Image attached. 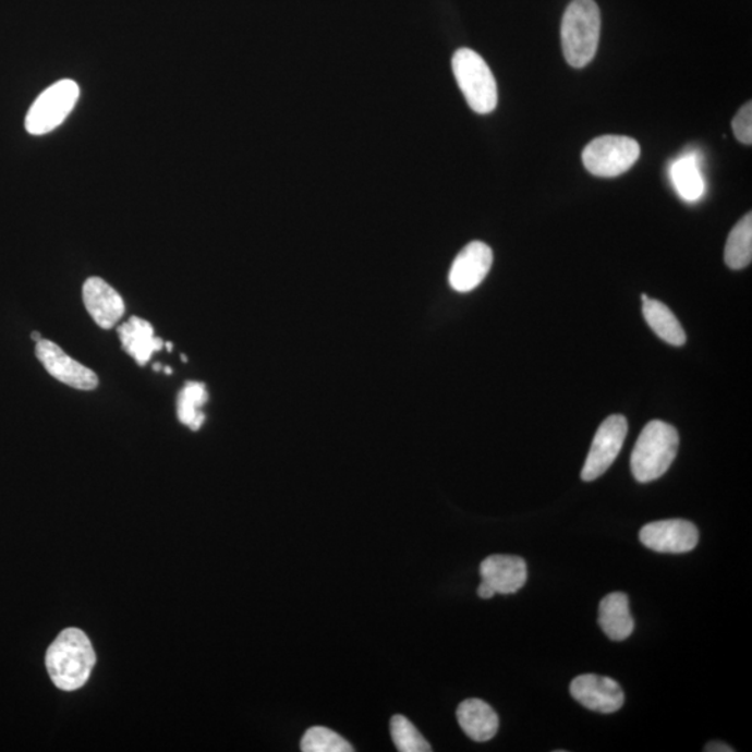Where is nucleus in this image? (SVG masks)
<instances>
[{
    "mask_svg": "<svg viewBox=\"0 0 752 752\" xmlns=\"http://www.w3.org/2000/svg\"><path fill=\"white\" fill-rule=\"evenodd\" d=\"M451 68L469 107L480 114L494 112L498 85L485 60L473 49L461 48L453 54Z\"/></svg>",
    "mask_w": 752,
    "mask_h": 752,
    "instance_id": "obj_4",
    "label": "nucleus"
},
{
    "mask_svg": "<svg viewBox=\"0 0 752 752\" xmlns=\"http://www.w3.org/2000/svg\"><path fill=\"white\" fill-rule=\"evenodd\" d=\"M736 138L745 145L752 144V104L747 102L743 108L737 112L731 122Z\"/></svg>",
    "mask_w": 752,
    "mask_h": 752,
    "instance_id": "obj_23",
    "label": "nucleus"
},
{
    "mask_svg": "<svg viewBox=\"0 0 752 752\" xmlns=\"http://www.w3.org/2000/svg\"><path fill=\"white\" fill-rule=\"evenodd\" d=\"M97 662L92 641L80 629L63 630L47 651V670L58 689L74 691L87 683Z\"/></svg>",
    "mask_w": 752,
    "mask_h": 752,
    "instance_id": "obj_1",
    "label": "nucleus"
},
{
    "mask_svg": "<svg viewBox=\"0 0 752 752\" xmlns=\"http://www.w3.org/2000/svg\"><path fill=\"white\" fill-rule=\"evenodd\" d=\"M639 158V143L624 135H602L583 150L585 169L598 178H616L629 172Z\"/></svg>",
    "mask_w": 752,
    "mask_h": 752,
    "instance_id": "obj_5",
    "label": "nucleus"
},
{
    "mask_svg": "<svg viewBox=\"0 0 752 752\" xmlns=\"http://www.w3.org/2000/svg\"><path fill=\"white\" fill-rule=\"evenodd\" d=\"M570 694L586 709L598 714H614L624 704V693L618 681L605 676H577L571 681Z\"/></svg>",
    "mask_w": 752,
    "mask_h": 752,
    "instance_id": "obj_10",
    "label": "nucleus"
},
{
    "mask_svg": "<svg viewBox=\"0 0 752 752\" xmlns=\"http://www.w3.org/2000/svg\"><path fill=\"white\" fill-rule=\"evenodd\" d=\"M182 361H184V363H187V357H185L184 354H182Z\"/></svg>",
    "mask_w": 752,
    "mask_h": 752,
    "instance_id": "obj_30",
    "label": "nucleus"
},
{
    "mask_svg": "<svg viewBox=\"0 0 752 752\" xmlns=\"http://www.w3.org/2000/svg\"><path fill=\"white\" fill-rule=\"evenodd\" d=\"M390 733H392L396 749L400 752H429L433 747L429 745L423 735L420 733L415 726L411 724L408 718L401 715H395L390 720Z\"/></svg>",
    "mask_w": 752,
    "mask_h": 752,
    "instance_id": "obj_22",
    "label": "nucleus"
},
{
    "mask_svg": "<svg viewBox=\"0 0 752 752\" xmlns=\"http://www.w3.org/2000/svg\"><path fill=\"white\" fill-rule=\"evenodd\" d=\"M670 179L676 192L687 203H695L704 197L705 180L701 173L699 155L695 153L686 154L671 163Z\"/></svg>",
    "mask_w": 752,
    "mask_h": 752,
    "instance_id": "obj_17",
    "label": "nucleus"
},
{
    "mask_svg": "<svg viewBox=\"0 0 752 752\" xmlns=\"http://www.w3.org/2000/svg\"><path fill=\"white\" fill-rule=\"evenodd\" d=\"M163 369H165V373H167V374H169V375L173 373V369H172V368L165 367Z\"/></svg>",
    "mask_w": 752,
    "mask_h": 752,
    "instance_id": "obj_28",
    "label": "nucleus"
},
{
    "mask_svg": "<svg viewBox=\"0 0 752 752\" xmlns=\"http://www.w3.org/2000/svg\"><path fill=\"white\" fill-rule=\"evenodd\" d=\"M32 339L35 340V342H39V340L43 339V338H41V333H39V332H33V333H32Z\"/></svg>",
    "mask_w": 752,
    "mask_h": 752,
    "instance_id": "obj_26",
    "label": "nucleus"
},
{
    "mask_svg": "<svg viewBox=\"0 0 752 752\" xmlns=\"http://www.w3.org/2000/svg\"><path fill=\"white\" fill-rule=\"evenodd\" d=\"M35 355L41 361L50 376L60 383L77 390H94L98 388V375L84 367L78 361L69 357L57 343L41 339L35 348Z\"/></svg>",
    "mask_w": 752,
    "mask_h": 752,
    "instance_id": "obj_9",
    "label": "nucleus"
},
{
    "mask_svg": "<svg viewBox=\"0 0 752 752\" xmlns=\"http://www.w3.org/2000/svg\"><path fill=\"white\" fill-rule=\"evenodd\" d=\"M699 529L681 519L655 521L640 531L641 544L659 554H687L699 544Z\"/></svg>",
    "mask_w": 752,
    "mask_h": 752,
    "instance_id": "obj_8",
    "label": "nucleus"
},
{
    "mask_svg": "<svg viewBox=\"0 0 752 752\" xmlns=\"http://www.w3.org/2000/svg\"><path fill=\"white\" fill-rule=\"evenodd\" d=\"M752 259V214L749 213L731 229L725 248L727 267L740 270L749 267Z\"/></svg>",
    "mask_w": 752,
    "mask_h": 752,
    "instance_id": "obj_19",
    "label": "nucleus"
},
{
    "mask_svg": "<svg viewBox=\"0 0 752 752\" xmlns=\"http://www.w3.org/2000/svg\"><path fill=\"white\" fill-rule=\"evenodd\" d=\"M207 386L201 383H187L178 396V417L180 423L198 430L204 424L205 414L201 409L208 403Z\"/></svg>",
    "mask_w": 752,
    "mask_h": 752,
    "instance_id": "obj_20",
    "label": "nucleus"
},
{
    "mask_svg": "<svg viewBox=\"0 0 752 752\" xmlns=\"http://www.w3.org/2000/svg\"><path fill=\"white\" fill-rule=\"evenodd\" d=\"M627 430L629 425L623 415H610L601 424L581 471V478L585 483L599 478L614 464L623 448Z\"/></svg>",
    "mask_w": 752,
    "mask_h": 752,
    "instance_id": "obj_7",
    "label": "nucleus"
},
{
    "mask_svg": "<svg viewBox=\"0 0 752 752\" xmlns=\"http://www.w3.org/2000/svg\"><path fill=\"white\" fill-rule=\"evenodd\" d=\"M679 433L660 420L651 421L641 430L631 454V473L641 484L660 478L674 463L679 450Z\"/></svg>",
    "mask_w": 752,
    "mask_h": 752,
    "instance_id": "obj_3",
    "label": "nucleus"
},
{
    "mask_svg": "<svg viewBox=\"0 0 752 752\" xmlns=\"http://www.w3.org/2000/svg\"><path fill=\"white\" fill-rule=\"evenodd\" d=\"M153 368H154V371H160V369H162V367H160V364H158V363H157V364H154V365H153Z\"/></svg>",
    "mask_w": 752,
    "mask_h": 752,
    "instance_id": "obj_27",
    "label": "nucleus"
},
{
    "mask_svg": "<svg viewBox=\"0 0 752 752\" xmlns=\"http://www.w3.org/2000/svg\"><path fill=\"white\" fill-rule=\"evenodd\" d=\"M705 751L731 752V751H733V749H730L729 745H726L724 743H719V741H714V743H709L708 745L705 747Z\"/></svg>",
    "mask_w": 752,
    "mask_h": 752,
    "instance_id": "obj_25",
    "label": "nucleus"
},
{
    "mask_svg": "<svg viewBox=\"0 0 752 752\" xmlns=\"http://www.w3.org/2000/svg\"><path fill=\"white\" fill-rule=\"evenodd\" d=\"M494 264V253L488 244L471 242L460 251L451 264L449 283L459 293H469L484 282Z\"/></svg>",
    "mask_w": 752,
    "mask_h": 752,
    "instance_id": "obj_11",
    "label": "nucleus"
},
{
    "mask_svg": "<svg viewBox=\"0 0 752 752\" xmlns=\"http://www.w3.org/2000/svg\"><path fill=\"white\" fill-rule=\"evenodd\" d=\"M599 626L611 641H624L634 631V619L630 614L629 596L623 593L606 595L599 604Z\"/></svg>",
    "mask_w": 752,
    "mask_h": 752,
    "instance_id": "obj_16",
    "label": "nucleus"
},
{
    "mask_svg": "<svg viewBox=\"0 0 752 752\" xmlns=\"http://www.w3.org/2000/svg\"><path fill=\"white\" fill-rule=\"evenodd\" d=\"M456 715L461 729L476 743H485L498 733V715L493 706L483 700L471 699L461 702Z\"/></svg>",
    "mask_w": 752,
    "mask_h": 752,
    "instance_id": "obj_14",
    "label": "nucleus"
},
{
    "mask_svg": "<svg viewBox=\"0 0 752 752\" xmlns=\"http://www.w3.org/2000/svg\"><path fill=\"white\" fill-rule=\"evenodd\" d=\"M78 95V85L72 80H62L50 85L28 110L25 118L27 132L33 135L53 132L72 112L77 104Z\"/></svg>",
    "mask_w": 752,
    "mask_h": 752,
    "instance_id": "obj_6",
    "label": "nucleus"
},
{
    "mask_svg": "<svg viewBox=\"0 0 752 752\" xmlns=\"http://www.w3.org/2000/svg\"><path fill=\"white\" fill-rule=\"evenodd\" d=\"M495 595H496V593H495V590L493 589V586H490L489 584H486L485 581H483V583H481V585L478 586L480 598L490 599V598H494Z\"/></svg>",
    "mask_w": 752,
    "mask_h": 752,
    "instance_id": "obj_24",
    "label": "nucleus"
},
{
    "mask_svg": "<svg viewBox=\"0 0 752 752\" xmlns=\"http://www.w3.org/2000/svg\"><path fill=\"white\" fill-rule=\"evenodd\" d=\"M480 573L496 594H516L526 583V565L519 556H489L481 563Z\"/></svg>",
    "mask_w": 752,
    "mask_h": 752,
    "instance_id": "obj_13",
    "label": "nucleus"
},
{
    "mask_svg": "<svg viewBox=\"0 0 752 752\" xmlns=\"http://www.w3.org/2000/svg\"><path fill=\"white\" fill-rule=\"evenodd\" d=\"M566 62L581 69L593 62L601 37V12L595 0H573L561 20Z\"/></svg>",
    "mask_w": 752,
    "mask_h": 752,
    "instance_id": "obj_2",
    "label": "nucleus"
},
{
    "mask_svg": "<svg viewBox=\"0 0 752 752\" xmlns=\"http://www.w3.org/2000/svg\"><path fill=\"white\" fill-rule=\"evenodd\" d=\"M643 314L646 324L654 330L656 336L671 345H683L687 336L683 326L680 325L679 319L671 313L669 307L658 300H646L643 303Z\"/></svg>",
    "mask_w": 752,
    "mask_h": 752,
    "instance_id": "obj_18",
    "label": "nucleus"
},
{
    "mask_svg": "<svg viewBox=\"0 0 752 752\" xmlns=\"http://www.w3.org/2000/svg\"><path fill=\"white\" fill-rule=\"evenodd\" d=\"M122 348L137 361L140 367L148 363L155 351L163 348L162 339L155 338L154 326L143 318L132 317L118 328Z\"/></svg>",
    "mask_w": 752,
    "mask_h": 752,
    "instance_id": "obj_15",
    "label": "nucleus"
},
{
    "mask_svg": "<svg viewBox=\"0 0 752 752\" xmlns=\"http://www.w3.org/2000/svg\"><path fill=\"white\" fill-rule=\"evenodd\" d=\"M304 752H351L353 747L342 736L324 726L311 727L301 740Z\"/></svg>",
    "mask_w": 752,
    "mask_h": 752,
    "instance_id": "obj_21",
    "label": "nucleus"
},
{
    "mask_svg": "<svg viewBox=\"0 0 752 752\" xmlns=\"http://www.w3.org/2000/svg\"><path fill=\"white\" fill-rule=\"evenodd\" d=\"M165 345H167V349H168L169 351H172V349H173L172 343L168 342V343L165 344Z\"/></svg>",
    "mask_w": 752,
    "mask_h": 752,
    "instance_id": "obj_29",
    "label": "nucleus"
},
{
    "mask_svg": "<svg viewBox=\"0 0 752 752\" xmlns=\"http://www.w3.org/2000/svg\"><path fill=\"white\" fill-rule=\"evenodd\" d=\"M85 308L95 324L102 329H112L124 315V301L117 290L104 279L93 276L83 284Z\"/></svg>",
    "mask_w": 752,
    "mask_h": 752,
    "instance_id": "obj_12",
    "label": "nucleus"
}]
</instances>
